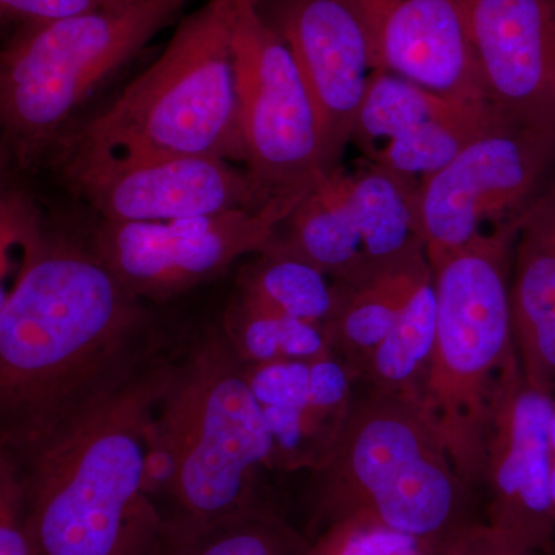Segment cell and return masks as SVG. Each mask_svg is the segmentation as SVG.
<instances>
[{"label":"cell","instance_id":"52a82bcc","mask_svg":"<svg viewBox=\"0 0 555 555\" xmlns=\"http://www.w3.org/2000/svg\"><path fill=\"white\" fill-rule=\"evenodd\" d=\"M189 0H133L49 24L17 27L0 54L3 147L24 170L53 163L80 109Z\"/></svg>","mask_w":555,"mask_h":555},{"label":"cell","instance_id":"7c38bea8","mask_svg":"<svg viewBox=\"0 0 555 555\" xmlns=\"http://www.w3.org/2000/svg\"><path fill=\"white\" fill-rule=\"evenodd\" d=\"M54 166L101 221L169 222L250 210L275 198L244 167L214 156H72Z\"/></svg>","mask_w":555,"mask_h":555},{"label":"cell","instance_id":"484cf974","mask_svg":"<svg viewBox=\"0 0 555 555\" xmlns=\"http://www.w3.org/2000/svg\"><path fill=\"white\" fill-rule=\"evenodd\" d=\"M130 2L133 0H0V13L3 21L24 27L116 9Z\"/></svg>","mask_w":555,"mask_h":555},{"label":"cell","instance_id":"603a6c76","mask_svg":"<svg viewBox=\"0 0 555 555\" xmlns=\"http://www.w3.org/2000/svg\"><path fill=\"white\" fill-rule=\"evenodd\" d=\"M222 334L244 364L335 356L324 328L255 308L235 294L222 315Z\"/></svg>","mask_w":555,"mask_h":555},{"label":"cell","instance_id":"9c48e42d","mask_svg":"<svg viewBox=\"0 0 555 555\" xmlns=\"http://www.w3.org/2000/svg\"><path fill=\"white\" fill-rule=\"evenodd\" d=\"M555 178V138L496 124L416 189V225L429 262L478 236L520 224Z\"/></svg>","mask_w":555,"mask_h":555},{"label":"cell","instance_id":"3957f363","mask_svg":"<svg viewBox=\"0 0 555 555\" xmlns=\"http://www.w3.org/2000/svg\"><path fill=\"white\" fill-rule=\"evenodd\" d=\"M175 357L173 378L149 430L167 456L171 480L163 517L214 524L261 509L273 443L244 363L221 326L196 335Z\"/></svg>","mask_w":555,"mask_h":555},{"label":"cell","instance_id":"cb8c5ba5","mask_svg":"<svg viewBox=\"0 0 555 555\" xmlns=\"http://www.w3.org/2000/svg\"><path fill=\"white\" fill-rule=\"evenodd\" d=\"M309 555H437L433 546L364 517L328 525L310 539Z\"/></svg>","mask_w":555,"mask_h":555},{"label":"cell","instance_id":"7a4b0ae2","mask_svg":"<svg viewBox=\"0 0 555 555\" xmlns=\"http://www.w3.org/2000/svg\"><path fill=\"white\" fill-rule=\"evenodd\" d=\"M159 353L24 462L38 555H147L163 513L145 489L149 430L173 378Z\"/></svg>","mask_w":555,"mask_h":555},{"label":"cell","instance_id":"83f0119b","mask_svg":"<svg viewBox=\"0 0 555 555\" xmlns=\"http://www.w3.org/2000/svg\"><path fill=\"white\" fill-rule=\"evenodd\" d=\"M550 448H551V495H553L554 513H555V414L553 416V422H551Z\"/></svg>","mask_w":555,"mask_h":555},{"label":"cell","instance_id":"4316f807","mask_svg":"<svg viewBox=\"0 0 555 555\" xmlns=\"http://www.w3.org/2000/svg\"><path fill=\"white\" fill-rule=\"evenodd\" d=\"M437 555H543L483 521H470L449 537Z\"/></svg>","mask_w":555,"mask_h":555},{"label":"cell","instance_id":"7402d4cb","mask_svg":"<svg viewBox=\"0 0 555 555\" xmlns=\"http://www.w3.org/2000/svg\"><path fill=\"white\" fill-rule=\"evenodd\" d=\"M437 298L434 273L420 280L385 341L358 372V385L418 398L436 341Z\"/></svg>","mask_w":555,"mask_h":555},{"label":"cell","instance_id":"277c9868","mask_svg":"<svg viewBox=\"0 0 555 555\" xmlns=\"http://www.w3.org/2000/svg\"><path fill=\"white\" fill-rule=\"evenodd\" d=\"M312 474L309 540L343 518L364 517L437 551L473 521L470 488L415 398L364 386Z\"/></svg>","mask_w":555,"mask_h":555},{"label":"cell","instance_id":"4fadbf2b","mask_svg":"<svg viewBox=\"0 0 555 555\" xmlns=\"http://www.w3.org/2000/svg\"><path fill=\"white\" fill-rule=\"evenodd\" d=\"M555 396L526 383L520 366L496 387L486 429L480 486L486 524L521 545L554 555L551 422Z\"/></svg>","mask_w":555,"mask_h":555},{"label":"cell","instance_id":"6da1fadb","mask_svg":"<svg viewBox=\"0 0 555 555\" xmlns=\"http://www.w3.org/2000/svg\"><path fill=\"white\" fill-rule=\"evenodd\" d=\"M20 244V272L0 306V441L17 463L164 347L155 313L90 238L40 219Z\"/></svg>","mask_w":555,"mask_h":555},{"label":"cell","instance_id":"9a60e30c","mask_svg":"<svg viewBox=\"0 0 555 555\" xmlns=\"http://www.w3.org/2000/svg\"><path fill=\"white\" fill-rule=\"evenodd\" d=\"M502 120L489 104L454 100L400 76L374 72L350 145L416 192Z\"/></svg>","mask_w":555,"mask_h":555},{"label":"cell","instance_id":"e0dca14e","mask_svg":"<svg viewBox=\"0 0 555 555\" xmlns=\"http://www.w3.org/2000/svg\"><path fill=\"white\" fill-rule=\"evenodd\" d=\"M366 31L375 72L454 100L489 104L459 0H347Z\"/></svg>","mask_w":555,"mask_h":555},{"label":"cell","instance_id":"5b68a950","mask_svg":"<svg viewBox=\"0 0 555 555\" xmlns=\"http://www.w3.org/2000/svg\"><path fill=\"white\" fill-rule=\"evenodd\" d=\"M233 10L235 0H208L184 17L158 60L80 122L51 164L72 156H214L244 167Z\"/></svg>","mask_w":555,"mask_h":555},{"label":"cell","instance_id":"30bf717a","mask_svg":"<svg viewBox=\"0 0 555 555\" xmlns=\"http://www.w3.org/2000/svg\"><path fill=\"white\" fill-rule=\"evenodd\" d=\"M414 196V185L367 160L341 166L318 179L272 240L335 283L357 281L425 246Z\"/></svg>","mask_w":555,"mask_h":555},{"label":"cell","instance_id":"2e32d148","mask_svg":"<svg viewBox=\"0 0 555 555\" xmlns=\"http://www.w3.org/2000/svg\"><path fill=\"white\" fill-rule=\"evenodd\" d=\"M465 10L489 105L555 138V0H469Z\"/></svg>","mask_w":555,"mask_h":555},{"label":"cell","instance_id":"8992f818","mask_svg":"<svg viewBox=\"0 0 555 555\" xmlns=\"http://www.w3.org/2000/svg\"><path fill=\"white\" fill-rule=\"evenodd\" d=\"M518 228L492 230L430 262L436 341L416 401L470 489L480 486L496 387L520 366L511 312Z\"/></svg>","mask_w":555,"mask_h":555},{"label":"cell","instance_id":"ac0fdd59","mask_svg":"<svg viewBox=\"0 0 555 555\" xmlns=\"http://www.w3.org/2000/svg\"><path fill=\"white\" fill-rule=\"evenodd\" d=\"M511 312L526 383L555 396V178L518 228Z\"/></svg>","mask_w":555,"mask_h":555},{"label":"cell","instance_id":"44dd1931","mask_svg":"<svg viewBox=\"0 0 555 555\" xmlns=\"http://www.w3.org/2000/svg\"><path fill=\"white\" fill-rule=\"evenodd\" d=\"M310 540L276 509L190 524L163 517L147 555H309Z\"/></svg>","mask_w":555,"mask_h":555},{"label":"cell","instance_id":"f1b7e54d","mask_svg":"<svg viewBox=\"0 0 555 555\" xmlns=\"http://www.w3.org/2000/svg\"><path fill=\"white\" fill-rule=\"evenodd\" d=\"M460 3H462L463 7L466 5L467 2H469V0H459Z\"/></svg>","mask_w":555,"mask_h":555},{"label":"cell","instance_id":"d6986e66","mask_svg":"<svg viewBox=\"0 0 555 555\" xmlns=\"http://www.w3.org/2000/svg\"><path fill=\"white\" fill-rule=\"evenodd\" d=\"M430 270L426 247L422 246L360 280L334 281L335 308L326 334L335 356L356 378L396 326L416 284Z\"/></svg>","mask_w":555,"mask_h":555},{"label":"cell","instance_id":"ba28073f","mask_svg":"<svg viewBox=\"0 0 555 555\" xmlns=\"http://www.w3.org/2000/svg\"><path fill=\"white\" fill-rule=\"evenodd\" d=\"M232 49L244 167L270 196L309 190L327 173L315 108L257 0H235Z\"/></svg>","mask_w":555,"mask_h":555},{"label":"cell","instance_id":"8fae6325","mask_svg":"<svg viewBox=\"0 0 555 555\" xmlns=\"http://www.w3.org/2000/svg\"><path fill=\"white\" fill-rule=\"evenodd\" d=\"M305 192L266 206L169 222H98L89 238L131 294L166 302L208 283L233 262L257 255L298 206Z\"/></svg>","mask_w":555,"mask_h":555},{"label":"cell","instance_id":"5bb4252c","mask_svg":"<svg viewBox=\"0 0 555 555\" xmlns=\"http://www.w3.org/2000/svg\"><path fill=\"white\" fill-rule=\"evenodd\" d=\"M287 43L309 91L328 171L343 158L375 72L363 25L347 0H257Z\"/></svg>","mask_w":555,"mask_h":555},{"label":"cell","instance_id":"ffe728a7","mask_svg":"<svg viewBox=\"0 0 555 555\" xmlns=\"http://www.w3.org/2000/svg\"><path fill=\"white\" fill-rule=\"evenodd\" d=\"M236 295L255 308L324 331L335 308L334 280L273 240L241 266Z\"/></svg>","mask_w":555,"mask_h":555},{"label":"cell","instance_id":"d4e9b609","mask_svg":"<svg viewBox=\"0 0 555 555\" xmlns=\"http://www.w3.org/2000/svg\"><path fill=\"white\" fill-rule=\"evenodd\" d=\"M0 555H38L24 473L7 454L0 456Z\"/></svg>","mask_w":555,"mask_h":555}]
</instances>
